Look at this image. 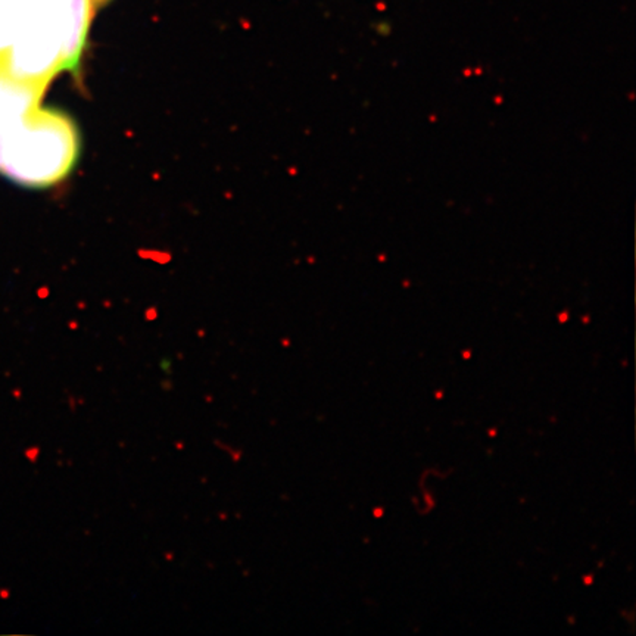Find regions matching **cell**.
<instances>
[{"mask_svg":"<svg viewBox=\"0 0 636 636\" xmlns=\"http://www.w3.org/2000/svg\"><path fill=\"white\" fill-rule=\"evenodd\" d=\"M93 15L90 0H0V64L44 87L78 72Z\"/></svg>","mask_w":636,"mask_h":636,"instance_id":"cell-1","label":"cell"},{"mask_svg":"<svg viewBox=\"0 0 636 636\" xmlns=\"http://www.w3.org/2000/svg\"><path fill=\"white\" fill-rule=\"evenodd\" d=\"M78 153L74 123L62 112L38 105L8 134L0 171L27 187H47L69 174Z\"/></svg>","mask_w":636,"mask_h":636,"instance_id":"cell-2","label":"cell"},{"mask_svg":"<svg viewBox=\"0 0 636 636\" xmlns=\"http://www.w3.org/2000/svg\"><path fill=\"white\" fill-rule=\"evenodd\" d=\"M46 89L15 78L0 64V161L8 134L30 111L37 108Z\"/></svg>","mask_w":636,"mask_h":636,"instance_id":"cell-3","label":"cell"},{"mask_svg":"<svg viewBox=\"0 0 636 636\" xmlns=\"http://www.w3.org/2000/svg\"><path fill=\"white\" fill-rule=\"evenodd\" d=\"M108 2H111V0H90V3H91V6H93V9H94V11H97L99 8L105 6Z\"/></svg>","mask_w":636,"mask_h":636,"instance_id":"cell-4","label":"cell"}]
</instances>
